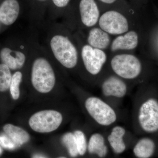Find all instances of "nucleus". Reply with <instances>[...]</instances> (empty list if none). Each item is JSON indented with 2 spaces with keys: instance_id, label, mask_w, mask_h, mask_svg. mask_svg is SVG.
<instances>
[{
  "instance_id": "f257e3e1",
  "label": "nucleus",
  "mask_w": 158,
  "mask_h": 158,
  "mask_svg": "<svg viewBox=\"0 0 158 158\" xmlns=\"http://www.w3.org/2000/svg\"><path fill=\"white\" fill-rule=\"evenodd\" d=\"M31 66V81L34 88L41 93L50 92L55 87L56 77L49 58L44 54L33 57Z\"/></svg>"
},
{
  "instance_id": "f03ea898",
  "label": "nucleus",
  "mask_w": 158,
  "mask_h": 158,
  "mask_svg": "<svg viewBox=\"0 0 158 158\" xmlns=\"http://www.w3.org/2000/svg\"><path fill=\"white\" fill-rule=\"evenodd\" d=\"M49 49L54 59L67 69L74 68L77 64L78 54L76 47L69 37L56 32L49 38Z\"/></svg>"
},
{
  "instance_id": "7ed1b4c3",
  "label": "nucleus",
  "mask_w": 158,
  "mask_h": 158,
  "mask_svg": "<svg viewBox=\"0 0 158 158\" xmlns=\"http://www.w3.org/2000/svg\"><path fill=\"white\" fill-rule=\"evenodd\" d=\"M85 106L89 115L100 125H111L117 119V115L115 110L110 105L99 98H88L85 101Z\"/></svg>"
},
{
  "instance_id": "20e7f679",
  "label": "nucleus",
  "mask_w": 158,
  "mask_h": 158,
  "mask_svg": "<svg viewBox=\"0 0 158 158\" xmlns=\"http://www.w3.org/2000/svg\"><path fill=\"white\" fill-rule=\"evenodd\" d=\"M23 44L9 40L0 45V62L8 66L12 71L21 69L27 60Z\"/></svg>"
},
{
  "instance_id": "39448f33",
  "label": "nucleus",
  "mask_w": 158,
  "mask_h": 158,
  "mask_svg": "<svg viewBox=\"0 0 158 158\" xmlns=\"http://www.w3.org/2000/svg\"><path fill=\"white\" fill-rule=\"evenodd\" d=\"M62 121V114L58 111L45 110L40 111L31 116L29 125L35 131L49 133L58 128Z\"/></svg>"
},
{
  "instance_id": "423d86ee",
  "label": "nucleus",
  "mask_w": 158,
  "mask_h": 158,
  "mask_svg": "<svg viewBox=\"0 0 158 158\" xmlns=\"http://www.w3.org/2000/svg\"><path fill=\"white\" fill-rule=\"evenodd\" d=\"M111 64L113 71L124 79L135 78L141 72V65L139 59L130 54L115 56L111 60Z\"/></svg>"
},
{
  "instance_id": "0eeeda50",
  "label": "nucleus",
  "mask_w": 158,
  "mask_h": 158,
  "mask_svg": "<svg viewBox=\"0 0 158 158\" xmlns=\"http://www.w3.org/2000/svg\"><path fill=\"white\" fill-rule=\"evenodd\" d=\"M138 120L142 130L147 133L158 131V101L148 99L141 104L138 112Z\"/></svg>"
},
{
  "instance_id": "6e6552de",
  "label": "nucleus",
  "mask_w": 158,
  "mask_h": 158,
  "mask_svg": "<svg viewBox=\"0 0 158 158\" xmlns=\"http://www.w3.org/2000/svg\"><path fill=\"white\" fill-rule=\"evenodd\" d=\"M101 29L108 34L116 35L127 32L129 30L127 20L118 11H106L99 20Z\"/></svg>"
},
{
  "instance_id": "1a4fd4ad",
  "label": "nucleus",
  "mask_w": 158,
  "mask_h": 158,
  "mask_svg": "<svg viewBox=\"0 0 158 158\" xmlns=\"http://www.w3.org/2000/svg\"><path fill=\"white\" fill-rule=\"evenodd\" d=\"M81 58L86 70L93 75L99 73L106 61V55L103 51L88 44L82 47Z\"/></svg>"
},
{
  "instance_id": "9d476101",
  "label": "nucleus",
  "mask_w": 158,
  "mask_h": 158,
  "mask_svg": "<svg viewBox=\"0 0 158 158\" xmlns=\"http://www.w3.org/2000/svg\"><path fill=\"white\" fill-rule=\"evenodd\" d=\"M21 0H0V33L17 21L22 11Z\"/></svg>"
},
{
  "instance_id": "9b49d317",
  "label": "nucleus",
  "mask_w": 158,
  "mask_h": 158,
  "mask_svg": "<svg viewBox=\"0 0 158 158\" xmlns=\"http://www.w3.org/2000/svg\"><path fill=\"white\" fill-rule=\"evenodd\" d=\"M79 11L82 23L86 27H93L98 21L99 11L94 0H80Z\"/></svg>"
},
{
  "instance_id": "f8f14e48",
  "label": "nucleus",
  "mask_w": 158,
  "mask_h": 158,
  "mask_svg": "<svg viewBox=\"0 0 158 158\" xmlns=\"http://www.w3.org/2000/svg\"><path fill=\"white\" fill-rule=\"evenodd\" d=\"M102 91L105 96L122 98L126 94L127 87L121 79L111 77L103 83Z\"/></svg>"
},
{
  "instance_id": "ddd939ff",
  "label": "nucleus",
  "mask_w": 158,
  "mask_h": 158,
  "mask_svg": "<svg viewBox=\"0 0 158 158\" xmlns=\"http://www.w3.org/2000/svg\"><path fill=\"white\" fill-rule=\"evenodd\" d=\"M138 42L137 33L134 31H130L123 36H119L115 38L111 46V50L113 52L118 50H133L137 47Z\"/></svg>"
},
{
  "instance_id": "4468645a",
  "label": "nucleus",
  "mask_w": 158,
  "mask_h": 158,
  "mask_svg": "<svg viewBox=\"0 0 158 158\" xmlns=\"http://www.w3.org/2000/svg\"><path fill=\"white\" fill-rule=\"evenodd\" d=\"M88 45L94 48L104 49L106 48L110 43L108 34L101 29L92 28L88 34L87 39Z\"/></svg>"
},
{
  "instance_id": "2eb2a0df",
  "label": "nucleus",
  "mask_w": 158,
  "mask_h": 158,
  "mask_svg": "<svg viewBox=\"0 0 158 158\" xmlns=\"http://www.w3.org/2000/svg\"><path fill=\"white\" fill-rule=\"evenodd\" d=\"M4 133L17 145L20 147L28 142L30 135L22 128L11 124H7L3 127Z\"/></svg>"
},
{
  "instance_id": "dca6fc26",
  "label": "nucleus",
  "mask_w": 158,
  "mask_h": 158,
  "mask_svg": "<svg viewBox=\"0 0 158 158\" xmlns=\"http://www.w3.org/2000/svg\"><path fill=\"white\" fill-rule=\"evenodd\" d=\"M125 133L126 130L124 128L120 126H116L113 128L108 136V140L110 146L116 153H122L126 149L123 140Z\"/></svg>"
},
{
  "instance_id": "f3484780",
  "label": "nucleus",
  "mask_w": 158,
  "mask_h": 158,
  "mask_svg": "<svg viewBox=\"0 0 158 158\" xmlns=\"http://www.w3.org/2000/svg\"><path fill=\"white\" fill-rule=\"evenodd\" d=\"M88 150L90 153L96 154L99 157L106 156L108 150L102 135L98 133H94L91 136L88 142Z\"/></svg>"
},
{
  "instance_id": "a211bd4d",
  "label": "nucleus",
  "mask_w": 158,
  "mask_h": 158,
  "mask_svg": "<svg viewBox=\"0 0 158 158\" xmlns=\"http://www.w3.org/2000/svg\"><path fill=\"white\" fill-rule=\"evenodd\" d=\"M155 149V144L152 139L144 138L137 142L133 152L138 158H149L153 155Z\"/></svg>"
},
{
  "instance_id": "6ab92c4d",
  "label": "nucleus",
  "mask_w": 158,
  "mask_h": 158,
  "mask_svg": "<svg viewBox=\"0 0 158 158\" xmlns=\"http://www.w3.org/2000/svg\"><path fill=\"white\" fill-rule=\"evenodd\" d=\"M50 0H29L31 14L36 18H41L48 11Z\"/></svg>"
},
{
  "instance_id": "aec40b11",
  "label": "nucleus",
  "mask_w": 158,
  "mask_h": 158,
  "mask_svg": "<svg viewBox=\"0 0 158 158\" xmlns=\"http://www.w3.org/2000/svg\"><path fill=\"white\" fill-rule=\"evenodd\" d=\"M8 66L0 62V92H6L9 89L12 74Z\"/></svg>"
},
{
  "instance_id": "412c9836",
  "label": "nucleus",
  "mask_w": 158,
  "mask_h": 158,
  "mask_svg": "<svg viewBox=\"0 0 158 158\" xmlns=\"http://www.w3.org/2000/svg\"><path fill=\"white\" fill-rule=\"evenodd\" d=\"M71 0H50L48 11L52 17L60 15L70 3Z\"/></svg>"
},
{
  "instance_id": "4be33fe9",
  "label": "nucleus",
  "mask_w": 158,
  "mask_h": 158,
  "mask_svg": "<svg viewBox=\"0 0 158 158\" xmlns=\"http://www.w3.org/2000/svg\"><path fill=\"white\" fill-rule=\"evenodd\" d=\"M23 74L19 70L16 71L12 74V79L10 84V94L12 98L17 100L20 96V85L22 81Z\"/></svg>"
},
{
  "instance_id": "5701e85b",
  "label": "nucleus",
  "mask_w": 158,
  "mask_h": 158,
  "mask_svg": "<svg viewBox=\"0 0 158 158\" xmlns=\"http://www.w3.org/2000/svg\"><path fill=\"white\" fill-rule=\"evenodd\" d=\"M62 142L68 149L71 156L76 157L78 155L75 138L73 133L65 134L62 138Z\"/></svg>"
},
{
  "instance_id": "b1692460",
  "label": "nucleus",
  "mask_w": 158,
  "mask_h": 158,
  "mask_svg": "<svg viewBox=\"0 0 158 158\" xmlns=\"http://www.w3.org/2000/svg\"><path fill=\"white\" fill-rule=\"evenodd\" d=\"M73 134L76 141L78 154L83 156L86 153L87 148V141L85 134L82 131L77 130Z\"/></svg>"
},
{
  "instance_id": "393cba45",
  "label": "nucleus",
  "mask_w": 158,
  "mask_h": 158,
  "mask_svg": "<svg viewBox=\"0 0 158 158\" xmlns=\"http://www.w3.org/2000/svg\"><path fill=\"white\" fill-rule=\"evenodd\" d=\"M0 144L3 148L11 150L18 148L17 145L5 133L0 135Z\"/></svg>"
},
{
  "instance_id": "a878e982",
  "label": "nucleus",
  "mask_w": 158,
  "mask_h": 158,
  "mask_svg": "<svg viewBox=\"0 0 158 158\" xmlns=\"http://www.w3.org/2000/svg\"><path fill=\"white\" fill-rule=\"evenodd\" d=\"M100 1L106 4H110L114 3L116 0H100Z\"/></svg>"
},
{
  "instance_id": "bb28decb",
  "label": "nucleus",
  "mask_w": 158,
  "mask_h": 158,
  "mask_svg": "<svg viewBox=\"0 0 158 158\" xmlns=\"http://www.w3.org/2000/svg\"><path fill=\"white\" fill-rule=\"evenodd\" d=\"M32 158H46L39 154H35L32 156Z\"/></svg>"
},
{
  "instance_id": "cd10ccee",
  "label": "nucleus",
  "mask_w": 158,
  "mask_h": 158,
  "mask_svg": "<svg viewBox=\"0 0 158 158\" xmlns=\"http://www.w3.org/2000/svg\"><path fill=\"white\" fill-rule=\"evenodd\" d=\"M3 153V149L2 147L1 146V144H0V156Z\"/></svg>"
},
{
  "instance_id": "c85d7f7f",
  "label": "nucleus",
  "mask_w": 158,
  "mask_h": 158,
  "mask_svg": "<svg viewBox=\"0 0 158 158\" xmlns=\"http://www.w3.org/2000/svg\"><path fill=\"white\" fill-rule=\"evenodd\" d=\"M21 1H25V2H28L29 0H21Z\"/></svg>"
},
{
  "instance_id": "c756f323",
  "label": "nucleus",
  "mask_w": 158,
  "mask_h": 158,
  "mask_svg": "<svg viewBox=\"0 0 158 158\" xmlns=\"http://www.w3.org/2000/svg\"><path fill=\"white\" fill-rule=\"evenodd\" d=\"M58 158H66L65 157H59Z\"/></svg>"
}]
</instances>
